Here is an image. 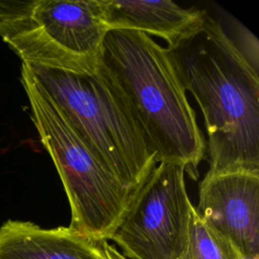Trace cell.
I'll return each mask as SVG.
<instances>
[{
    "mask_svg": "<svg viewBox=\"0 0 259 259\" xmlns=\"http://www.w3.org/2000/svg\"><path fill=\"white\" fill-rule=\"evenodd\" d=\"M166 50L204 117L206 173L259 172L258 71L207 12Z\"/></svg>",
    "mask_w": 259,
    "mask_h": 259,
    "instance_id": "6da1fadb",
    "label": "cell"
},
{
    "mask_svg": "<svg viewBox=\"0 0 259 259\" xmlns=\"http://www.w3.org/2000/svg\"><path fill=\"white\" fill-rule=\"evenodd\" d=\"M99 69L124 101L157 164L182 165L197 179L206 142L166 48L139 31L109 29Z\"/></svg>",
    "mask_w": 259,
    "mask_h": 259,
    "instance_id": "7a4b0ae2",
    "label": "cell"
},
{
    "mask_svg": "<svg viewBox=\"0 0 259 259\" xmlns=\"http://www.w3.org/2000/svg\"><path fill=\"white\" fill-rule=\"evenodd\" d=\"M21 84L39 140L67 194L71 209L69 227L93 241H109L137 190L123 184L101 163L24 64H21Z\"/></svg>",
    "mask_w": 259,
    "mask_h": 259,
    "instance_id": "3957f363",
    "label": "cell"
},
{
    "mask_svg": "<svg viewBox=\"0 0 259 259\" xmlns=\"http://www.w3.org/2000/svg\"><path fill=\"white\" fill-rule=\"evenodd\" d=\"M25 66L101 163L123 184L137 190L157 165L156 156L99 67L94 74H75Z\"/></svg>",
    "mask_w": 259,
    "mask_h": 259,
    "instance_id": "277c9868",
    "label": "cell"
},
{
    "mask_svg": "<svg viewBox=\"0 0 259 259\" xmlns=\"http://www.w3.org/2000/svg\"><path fill=\"white\" fill-rule=\"evenodd\" d=\"M108 30L98 0H33L25 16L0 26V36L25 65L94 74Z\"/></svg>",
    "mask_w": 259,
    "mask_h": 259,
    "instance_id": "5b68a950",
    "label": "cell"
},
{
    "mask_svg": "<svg viewBox=\"0 0 259 259\" xmlns=\"http://www.w3.org/2000/svg\"><path fill=\"white\" fill-rule=\"evenodd\" d=\"M193 207L184 166L158 163L137 189L110 241L127 259H178L187 244Z\"/></svg>",
    "mask_w": 259,
    "mask_h": 259,
    "instance_id": "8992f818",
    "label": "cell"
},
{
    "mask_svg": "<svg viewBox=\"0 0 259 259\" xmlns=\"http://www.w3.org/2000/svg\"><path fill=\"white\" fill-rule=\"evenodd\" d=\"M194 208L243 259H259V172L206 173Z\"/></svg>",
    "mask_w": 259,
    "mask_h": 259,
    "instance_id": "52a82bcc",
    "label": "cell"
},
{
    "mask_svg": "<svg viewBox=\"0 0 259 259\" xmlns=\"http://www.w3.org/2000/svg\"><path fill=\"white\" fill-rule=\"evenodd\" d=\"M0 259H107L100 242L70 227L8 220L0 226Z\"/></svg>",
    "mask_w": 259,
    "mask_h": 259,
    "instance_id": "ba28073f",
    "label": "cell"
},
{
    "mask_svg": "<svg viewBox=\"0 0 259 259\" xmlns=\"http://www.w3.org/2000/svg\"><path fill=\"white\" fill-rule=\"evenodd\" d=\"M108 29L135 30L163 38L168 47L199 23L205 10L183 8L173 1L98 0Z\"/></svg>",
    "mask_w": 259,
    "mask_h": 259,
    "instance_id": "9c48e42d",
    "label": "cell"
},
{
    "mask_svg": "<svg viewBox=\"0 0 259 259\" xmlns=\"http://www.w3.org/2000/svg\"><path fill=\"white\" fill-rule=\"evenodd\" d=\"M178 259H243L226 240L208 228L191 210L189 234L186 247Z\"/></svg>",
    "mask_w": 259,
    "mask_h": 259,
    "instance_id": "30bf717a",
    "label": "cell"
},
{
    "mask_svg": "<svg viewBox=\"0 0 259 259\" xmlns=\"http://www.w3.org/2000/svg\"><path fill=\"white\" fill-rule=\"evenodd\" d=\"M33 0H0V26L25 16Z\"/></svg>",
    "mask_w": 259,
    "mask_h": 259,
    "instance_id": "8fae6325",
    "label": "cell"
},
{
    "mask_svg": "<svg viewBox=\"0 0 259 259\" xmlns=\"http://www.w3.org/2000/svg\"><path fill=\"white\" fill-rule=\"evenodd\" d=\"M100 246L107 259H127L120 253V251L116 247L111 245L108 241L100 242Z\"/></svg>",
    "mask_w": 259,
    "mask_h": 259,
    "instance_id": "7c38bea8",
    "label": "cell"
}]
</instances>
